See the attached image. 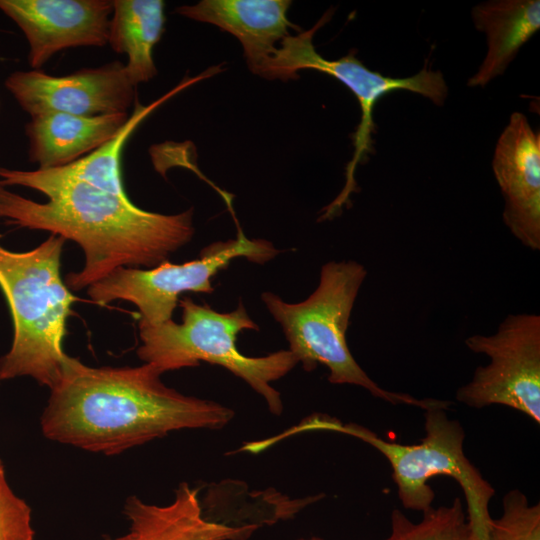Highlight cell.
<instances>
[{
	"mask_svg": "<svg viewBox=\"0 0 540 540\" xmlns=\"http://www.w3.org/2000/svg\"><path fill=\"white\" fill-rule=\"evenodd\" d=\"M0 219L77 243L85 263L65 279L74 291L88 288L118 268L156 267L195 232L192 208L177 214L145 211L126 193L96 187L57 168L0 167Z\"/></svg>",
	"mask_w": 540,
	"mask_h": 540,
	"instance_id": "6da1fadb",
	"label": "cell"
},
{
	"mask_svg": "<svg viewBox=\"0 0 540 540\" xmlns=\"http://www.w3.org/2000/svg\"><path fill=\"white\" fill-rule=\"evenodd\" d=\"M151 364L90 367L67 355L41 418L50 440L105 455L182 429H221L234 411L166 386Z\"/></svg>",
	"mask_w": 540,
	"mask_h": 540,
	"instance_id": "7a4b0ae2",
	"label": "cell"
},
{
	"mask_svg": "<svg viewBox=\"0 0 540 540\" xmlns=\"http://www.w3.org/2000/svg\"><path fill=\"white\" fill-rule=\"evenodd\" d=\"M65 239L51 234L40 245L13 252L0 245V288L13 321V340L0 358V381L30 376L52 388L67 355L63 338L78 300L61 278Z\"/></svg>",
	"mask_w": 540,
	"mask_h": 540,
	"instance_id": "3957f363",
	"label": "cell"
},
{
	"mask_svg": "<svg viewBox=\"0 0 540 540\" xmlns=\"http://www.w3.org/2000/svg\"><path fill=\"white\" fill-rule=\"evenodd\" d=\"M366 268L357 261H329L320 271L319 284L299 303H287L273 292H263L261 299L281 325L291 351L310 372L318 364L329 370L332 384H349L393 405H410L427 410L449 406L451 402L435 398L419 399L402 392L380 387L361 368L346 341L351 313L359 290L366 279Z\"/></svg>",
	"mask_w": 540,
	"mask_h": 540,
	"instance_id": "277c9868",
	"label": "cell"
},
{
	"mask_svg": "<svg viewBox=\"0 0 540 540\" xmlns=\"http://www.w3.org/2000/svg\"><path fill=\"white\" fill-rule=\"evenodd\" d=\"M178 305L182 309L181 323L173 320L158 325L139 322V358L162 374L196 367L201 361L222 366L263 397L272 414L281 415V395L271 383L298 364L295 355L289 350L261 357L241 354L236 347L237 335L245 329H259L241 302L227 313L217 312L207 304H196L189 297L179 300Z\"/></svg>",
	"mask_w": 540,
	"mask_h": 540,
	"instance_id": "5b68a950",
	"label": "cell"
},
{
	"mask_svg": "<svg viewBox=\"0 0 540 540\" xmlns=\"http://www.w3.org/2000/svg\"><path fill=\"white\" fill-rule=\"evenodd\" d=\"M449 406L424 410L425 436L418 444L386 441L363 426L328 420L325 431L356 437L379 451L389 462L398 498L404 508L425 512L432 508L435 493L428 480L446 475L458 482L466 501V514L474 540L486 538L492 516L489 504L493 486L464 453L465 430L447 415Z\"/></svg>",
	"mask_w": 540,
	"mask_h": 540,
	"instance_id": "8992f818",
	"label": "cell"
},
{
	"mask_svg": "<svg viewBox=\"0 0 540 540\" xmlns=\"http://www.w3.org/2000/svg\"><path fill=\"white\" fill-rule=\"evenodd\" d=\"M332 15L333 11L329 10L314 27L301 30L297 35L285 37L269 59L261 76L286 81L297 78L299 70H316L339 80L359 102L362 115L353 136L354 153L346 167V183L338 197L324 209L322 215L324 219L334 217L349 199L350 194L356 190L354 172L357 165L372 151L371 134L375 130L372 111L381 97L395 90H408L428 98L437 106H442L448 96V87L442 73L426 66L413 76L391 78L367 68L356 57L355 51H350L337 60L323 58L313 45V36Z\"/></svg>",
	"mask_w": 540,
	"mask_h": 540,
	"instance_id": "52a82bcc",
	"label": "cell"
},
{
	"mask_svg": "<svg viewBox=\"0 0 540 540\" xmlns=\"http://www.w3.org/2000/svg\"><path fill=\"white\" fill-rule=\"evenodd\" d=\"M237 224V237L208 245L200 258L183 264L168 260L153 268L122 267L87 288L90 299L100 305L115 300L130 302L140 313V323L158 325L172 320L179 296L191 291L211 294V278L226 268L231 260L244 257L263 264L278 250L267 240L249 239Z\"/></svg>",
	"mask_w": 540,
	"mask_h": 540,
	"instance_id": "ba28073f",
	"label": "cell"
},
{
	"mask_svg": "<svg viewBox=\"0 0 540 540\" xmlns=\"http://www.w3.org/2000/svg\"><path fill=\"white\" fill-rule=\"evenodd\" d=\"M466 347L489 358L458 388L456 400L470 408L502 405L540 423V316L510 314L490 335L475 334Z\"/></svg>",
	"mask_w": 540,
	"mask_h": 540,
	"instance_id": "9c48e42d",
	"label": "cell"
},
{
	"mask_svg": "<svg viewBox=\"0 0 540 540\" xmlns=\"http://www.w3.org/2000/svg\"><path fill=\"white\" fill-rule=\"evenodd\" d=\"M5 87L31 117L45 113L84 117L128 113L137 100L136 86L120 61L62 76L33 69L16 71L6 78Z\"/></svg>",
	"mask_w": 540,
	"mask_h": 540,
	"instance_id": "30bf717a",
	"label": "cell"
},
{
	"mask_svg": "<svg viewBox=\"0 0 540 540\" xmlns=\"http://www.w3.org/2000/svg\"><path fill=\"white\" fill-rule=\"evenodd\" d=\"M112 10L108 0H0L29 44L33 70L64 49L108 44Z\"/></svg>",
	"mask_w": 540,
	"mask_h": 540,
	"instance_id": "8fae6325",
	"label": "cell"
},
{
	"mask_svg": "<svg viewBox=\"0 0 540 540\" xmlns=\"http://www.w3.org/2000/svg\"><path fill=\"white\" fill-rule=\"evenodd\" d=\"M492 168L500 187L503 222L526 248L540 249V133L523 113L511 114L494 152Z\"/></svg>",
	"mask_w": 540,
	"mask_h": 540,
	"instance_id": "7c38bea8",
	"label": "cell"
},
{
	"mask_svg": "<svg viewBox=\"0 0 540 540\" xmlns=\"http://www.w3.org/2000/svg\"><path fill=\"white\" fill-rule=\"evenodd\" d=\"M290 0H202L183 5L175 13L217 26L241 43L249 69L262 76L279 43L290 35L289 29H301L290 22Z\"/></svg>",
	"mask_w": 540,
	"mask_h": 540,
	"instance_id": "4fadbf2b",
	"label": "cell"
},
{
	"mask_svg": "<svg viewBox=\"0 0 540 540\" xmlns=\"http://www.w3.org/2000/svg\"><path fill=\"white\" fill-rule=\"evenodd\" d=\"M199 489L181 483L167 505L127 499L124 514L129 522L125 534L101 540H246L259 527L230 525L207 518L198 497Z\"/></svg>",
	"mask_w": 540,
	"mask_h": 540,
	"instance_id": "5bb4252c",
	"label": "cell"
},
{
	"mask_svg": "<svg viewBox=\"0 0 540 540\" xmlns=\"http://www.w3.org/2000/svg\"><path fill=\"white\" fill-rule=\"evenodd\" d=\"M128 113L84 117L45 113L26 124L28 156L38 169L67 166L110 140L123 127Z\"/></svg>",
	"mask_w": 540,
	"mask_h": 540,
	"instance_id": "9a60e30c",
	"label": "cell"
},
{
	"mask_svg": "<svg viewBox=\"0 0 540 540\" xmlns=\"http://www.w3.org/2000/svg\"><path fill=\"white\" fill-rule=\"evenodd\" d=\"M473 23L486 34L487 53L470 87H484L502 75L520 48L540 28L539 0H493L473 7Z\"/></svg>",
	"mask_w": 540,
	"mask_h": 540,
	"instance_id": "2e32d148",
	"label": "cell"
},
{
	"mask_svg": "<svg viewBox=\"0 0 540 540\" xmlns=\"http://www.w3.org/2000/svg\"><path fill=\"white\" fill-rule=\"evenodd\" d=\"M108 44L126 54L128 76L137 86L157 74L153 48L165 30V3L162 0H114Z\"/></svg>",
	"mask_w": 540,
	"mask_h": 540,
	"instance_id": "e0dca14e",
	"label": "cell"
},
{
	"mask_svg": "<svg viewBox=\"0 0 540 540\" xmlns=\"http://www.w3.org/2000/svg\"><path fill=\"white\" fill-rule=\"evenodd\" d=\"M220 71V66H215L196 77L185 78L175 88L149 105H142L136 100L133 113L115 136L83 158L57 169L67 176L85 181L96 187L125 194L121 177V156L124 145L134 130L151 112L181 90Z\"/></svg>",
	"mask_w": 540,
	"mask_h": 540,
	"instance_id": "ac0fdd59",
	"label": "cell"
},
{
	"mask_svg": "<svg viewBox=\"0 0 540 540\" xmlns=\"http://www.w3.org/2000/svg\"><path fill=\"white\" fill-rule=\"evenodd\" d=\"M413 522L394 509L390 515V533L385 540H472L466 510L459 497L451 504L430 508Z\"/></svg>",
	"mask_w": 540,
	"mask_h": 540,
	"instance_id": "d6986e66",
	"label": "cell"
},
{
	"mask_svg": "<svg viewBox=\"0 0 540 540\" xmlns=\"http://www.w3.org/2000/svg\"><path fill=\"white\" fill-rule=\"evenodd\" d=\"M484 540H540V504L530 503L518 489L508 491L501 514L492 518Z\"/></svg>",
	"mask_w": 540,
	"mask_h": 540,
	"instance_id": "ffe728a7",
	"label": "cell"
},
{
	"mask_svg": "<svg viewBox=\"0 0 540 540\" xmlns=\"http://www.w3.org/2000/svg\"><path fill=\"white\" fill-rule=\"evenodd\" d=\"M0 540H34L30 507L9 486L1 460Z\"/></svg>",
	"mask_w": 540,
	"mask_h": 540,
	"instance_id": "44dd1931",
	"label": "cell"
},
{
	"mask_svg": "<svg viewBox=\"0 0 540 540\" xmlns=\"http://www.w3.org/2000/svg\"><path fill=\"white\" fill-rule=\"evenodd\" d=\"M297 540H324V539L321 538V537H318V536H312V537H309V538H299Z\"/></svg>",
	"mask_w": 540,
	"mask_h": 540,
	"instance_id": "7402d4cb",
	"label": "cell"
}]
</instances>
